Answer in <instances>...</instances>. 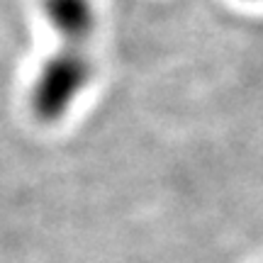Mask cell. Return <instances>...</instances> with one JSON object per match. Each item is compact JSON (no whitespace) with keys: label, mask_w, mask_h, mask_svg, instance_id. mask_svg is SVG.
<instances>
[{"label":"cell","mask_w":263,"mask_h":263,"mask_svg":"<svg viewBox=\"0 0 263 263\" xmlns=\"http://www.w3.org/2000/svg\"><path fill=\"white\" fill-rule=\"evenodd\" d=\"M93 76L95 61L90 57V49L59 47L42 61L32 81V93H29L32 112L44 122L64 117L85 93Z\"/></svg>","instance_id":"obj_1"},{"label":"cell","mask_w":263,"mask_h":263,"mask_svg":"<svg viewBox=\"0 0 263 263\" xmlns=\"http://www.w3.org/2000/svg\"><path fill=\"white\" fill-rule=\"evenodd\" d=\"M39 10L61 47L88 49L98 29L95 0H39Z\"/></svg>","instance_id":"obj_2"}]
</instances>
